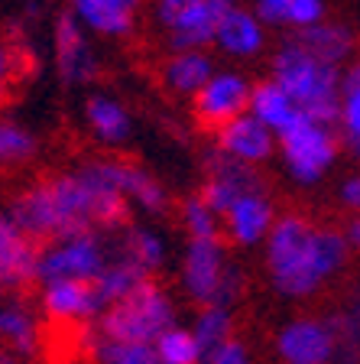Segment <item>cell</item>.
Here are the masks:
<instances>
[{
    "label": "cell",
    "mask_w": 360,
    "mask_h": 364,
    "mask_svg": "<svg viewBox=\"0 0 360 364\" xmlns=\"http://www.w3.org/2000/svg\"><path fill=\"white\" fill-rule=\"evenodd\" d=\"M347 250L351 244L341 231L318 228L302 215H283L266 237L273 289L289 299H305L344 267Z\"/></svg>",
    "instance_id": "cell-1"
},
{
    "label": "cell",
    "mask_w": 360,
    "mask_h": 364,
    "mask_svg": "<svg viewBox=\"0 0 360 364\" xmlns=\"http://www.w3.org/2000/svg\"><path fill=\"white\" fill-rule=\"evenodd\" d=\"M273 82L299 105L308 121L331 127L341 121V78L334 65L308 55L299 43H283L273 55Z\"/></svg>",
    "instance_id": "cell-2"
},
{
    "label": "cell",
    "mask_w": 360,
    "mask_h": 364,
    "mask_svg": "<svg viewBox=\"0 0 360 364\" xmlns=\"http://www.w3.org/2000/svg\"><path fill=\"white\" fill-rule=\"evenodd\" d=\"M175 309L173 299L165 296L163 287L156 283H143L140 289L114 303L111 309L101 316L98 335L111 341H136V345H156L173 326Z\"/></svg>",
    "instance_id": "cell-3"
},
{
    "label": "cell",
    "mask_w": 360,
    "mask_h": 364,
    "mask_svg": "<svg viewBox=\"0 0 360 364\" xmlns=\"http://www.w3.org/2000/svg\"><path fill=\"white\" fill-rule=\"evenodd\" d=\"M107 247L94 231L88 235H75L65 241H55L43 247L39 254V283H62V280H82L94 283L101 270L107 267Z\"/></svg>",
    "instance_id": "cell-4"
},
{
    "label": "cell",
    "mask_w": 360,
    "mask_h": 364,
    "mask_svg": "<svg viewBox=\"0 0 360 364\" xmlns=\"http://www.w3.org/2000/svg\"><path fill=\"white\" fill-rule=\"evenodd\" d=\"M279 146H283V159L289 173L295 176V182H305V186H315L338 156L334 134L324 124H315L308 117H302L293 130H285L279 136Z\"/></svg>",
    "instance_id": "cell-5"
},
{
    "label": "cell",
    "mask_w": 360,
    "mask_h": 364,
    "mask_svg": "<svg viewBox=\"0 0 360 364\" xmlns=\"http://www.w3.org/2000/svg\"><path fill=\"white\" fill-rule=\"evenodd\" d=\"M250 95H253V85L240 72H214V78L192 98V107H195L198 124L218 134L231 121L244 117V111L250 107Z\"/></svg>",
    "instance_id": "cell-6"
},
{
    "label": "cell",
    "mask_w": 360,
    "mask_h": 364,
    "mask_svg": "<svg viewBox=\"0 0 360 364\" xmlns=\"http://www.w3.org/2000/svg\"><path fill=\"white\" fill-rule=\"evenodd\" d=\"M204 173H208V182L202 186L198 196L218 215H227L234 205L244 196H250V192H263V182H260V176H256V169L247 166V163L231 159L227 153H221L218 146L204 153Z\"/></svg>",
    "instance_id": "cell-7"
},
{
    "label": "cell",
    "mask_w": 360,
    "mask_h": 364,
    "mask_svg": "<svg viewBox=\"0 0 360 364\" xmlns=\"http://www.w3.org/2000/svg\"><path fill=\"white\" fill-rule=\"evenodd\" d=\"M231 270L234 264H227L221 241H188L182 257V289L192 303L214 306Z\"/></svg>",
    "instance_id": "cell-8"
},
{
    "label": "cell",
    "mask_w": 360,
    "mask_h": 364,
    "mask_svg": "<svg viewBox=\"0 0 360 364\" xmlns=\"http://www.w3.org/2000/svg\"><path fill=\"white\" fill-rule=\"evenodd\" d=\"M53 49H55V68L65 85H82L94 78L98 72V59L91 53L88 39H84V26L75 16V10H62L53 23Z\"/></svg>",
    "instance_id": "cell-9"
},
{
    "label": "cell",
    "mask_w": 360,
    "mask_h": 364,
    "mask_svg": "<svg viewBox=\"0 0 360 364\" xmlns=\"http://www.w3.org/2000/svg\"><path fill=\"white\" fill-rule=\"evenodd\" d=\"M7 215L13 218V225L20 228L23 235L30 241H36L39 247H49V244L59 241V218H55L49 179L33 182V186L16 192L7 202Z\"/></svg>",
    "instance_id": "cell-10"
},
{
    "label": "cell",
    "mask_w": 360,
    "mask_h": 364,
    "mask_svg": "<svg viewBox=\"0 0 360 364\" xmlns=\"http://www.w3.org/2000/svg\"><path fill=\"white\" fill-rule=\"evenodd\" d=\"M39 254L43 247L13 225L7 208H0V283L4 289H26L30 283H39Z\"/></svg>",
    "instance_id": "cell-11"
},
{
    "label": "cell",
    "mask_w": 360,
    "mask_h": 364,
    "mask_svg": "<svg viewBox=\"0 0 360 364\" xmlns=\"http://www.w3.org/2000/svg\"><path fill=\"white\" fill-rule=\"evenodd\" d=\"M276 351L285 364H331L334 338L322 318H293L279 328Z\"/></svg>",
    "instance_id": "cell-12"
},
{
    "label": "cell",
    "mask_w": 360,
    "mask_h": 364,
    "mask_svg": "<svg viewBox=\"0 0 360 364\" xmlns=\"http://www.w3.org/2000/svg\"><path fill=\"white\" fill-rule=\"evenodd\" d=\"M55 202V218H59V241L75 235H88L94 231V198H91L88 186L82 182L78 173H65L49 179Z\"/></svg>",
    "instance_id": "cell-13"
},
{
    "label": "cell",
    "mask_w": 360,
    "mask_h": 364,
    "mask_svg": "<svg viewBox=\"0 0 360 364\" xmlns=\"http://www.w3.org/2000/svg\"><path fill=\"white\" fill-rule=\"evenodd\" d=\"M214 146L221 153H227L231 159L237 163H263V159H270L273 150H276V134H273L266 124H260L253 114H244L237 121H231L227 127H221L214 134Z\"/></svg>",
    "instance_id": "cell-14"
},
{
    "label": "cell",
    "mask_w": 360,
    "mask_h": 364,
    "mask_svg": "<svg viewBox=\"0 0 360 364\" xmlns=\"http://www.w3.org/2000/svg\"><path fill=\"white\" fill-rule=\"evenodd\" d=\"M43 312L59 326H72V322H84L91 316H104V306L98 299L94 283L62 280L43 287Z\"/></svg>",
    "instance_id": "cell-15"
},
{
    "label": "cell",
    "mask_w": 360,
    "mask_h": 364,
    "mask_svg": "<svg viewBox=\"0 0 360 364\" xmlns=\"http://www.w3.org/2000/svg\"><path fill=\"white\" fill-rule=\"evenodd\" d=\"M224 218H227V235H231V241L240 244V247H253V244L266 241L273 225H276L273 202L266 198V192H250V196H244Z\"/></svg>",
    "instance_id": "cell-16"
},
{
    "label": "cell",
    "mask_w": 360,
    "mask_h": 364,
    "mask_svg": "<svg viewBox=\"0 0 360 364\" xmlns=\"http://www.w3.org/2000/svg\"><path fill=\"white\" fill-rule=\"evenodd\" d=\"M143 283H150V270H143L127 250L117 244L114 254L107 257V267L101 270L98 280H94V289H98V299H101V306H104V312H107L114 303L127 299L133 289H140Z\"/></svg>",
    "instance_id": "cell-17"
},
{
    "label": "cell",
    "mask_w": 360,
    "mask_h": 364,
    "mask_svg": "<svg viewBox=\"0 0 360 364\" xmlns=\"http://www.w3.org/2000/svg\"><path fill=\"white\" fill-rule=\"evenodd\" d=\"M0 345L16 358H33L43 345L39 322L23 299H0Z\"/></svg>",
    "instance_id": "cell-18"
},
{
    "label": "cell",
    "mask_w": 360,
    "mask_h": 364,
    "mask_svg": "<svg viewBox=\"0 0 360 364\" xmlns=\"http://www.w3.org/2000/svg\"><path fill=\"white\" fill-rule=\"evenodd\" d=\"M293 43H299L302 49H305L308 55H315L318 62L338 68L341 62H347L354 55L357 39H354L351 26H344V23L322 20V23H315V26H308V30H299L293 36Z\"/></svg>",
    "instance_id": "cell-19"
},
{
    "label": "cell",
    "mask_w": 360,
    "mask_h": 364,
    "mask_svg": "<svg viewBox=\"0 0 360 364\" xmlns=\"http://www.w3.org/2000/svg\"><path fill=\"white\" fill-rule=\"evenodd\" d=\"M214 43H218L221 53H227V55L253 59L263 49V43H266V30H263V20L256 14H250V10H244V7H231L224 14V20H221Z\"/></svg>",
    "instance_id": "cell-20"
},
{
    "label": "cell",
    "mask_w": 360,
    "mask_h": 364,
    "mask_svg": "<svg viewBox=\"0 0 360 364\" xmlns=\"http://www.w3.org/2000/svg\"><path fill=\"white\" fill-rule=\"evenodd\" d=\"M250 114L279 136H283L285 130H293L295 124L305 117V114L299 111V105H295V101L289 98L273 78L270 82H256L253 85V95H250Z\"/></svg>",
    "instance_id": "cell-21"
},
{
    "label": "cell",
    "mask_w": 360,
    "mask_h": 364,
    "mask_svg": "<svg viewBox=\"0 0 360 364\" xmlns=\"http://www.w3.org/2000/svg\"><path fill=\"white\" fill-rule=\"evenodd\" d=\"M159 75H163L165 91H173V95H192V98H195L198 91L214 78V65H211V59L202 49H198V53H173L165 59Z\"/></svg>",
    "instance_id": "cell-22"
},
{
    "label": "cell",
    "mask_w": 360,
    "mask_h": 364,
    "mask_svg": "<svg viewBox=\"0 0 360 364\" xmlns=\"http://www.w3.org/2000/svg\"><path fill=\"white\" fill-rule=\"evenodd\" d=\"M120 192L136 202L146 215H165L169 212V192L163 189V182L153 173H146L136 163H124L120 159Z\"/></svg>",
    "instance_id": "cell-23"
},
{
    "label": "cell",
    "mask_w": 360,
    "mask_h": 364,
    "mask_svg": "<svg viewBox=\"0 0 360 364\" xmlns=\"http://www.w3.org/2000/svg\"><path fill=\"white\" fill-rule=\"evenodd\" d=\"M72 10L98 36H127L133 30V10L120 7L114 0H72Z\"/></svg>",
    "instance_id": "cell-24"
},
{
    "label": "cell",
    "mask_w": 360,
    "mask_h": 364,
    "mask_svg": "<svg viewBox=\"0 0 360 364\" xmlns=\"http://www.w3.org/2000/svg\"><path fill=\"white\" fill-rule=\"evenodd\" d=\"M84 117H88L91 134L104 144H124L130 136V114L127 107L114 101L111 95H91L84 101Z\"/></svg>",
    "instance_id": "cell-25"
},
{
    "label": "cell",
    "mask_w": 360,
    "mask_h": 364,
    "mask_svg": "<svg viewBox=\"0 0 360 364\" xmlns=\"http://www.w3.org/2000/svg\"><path fill=\"white\" fill-rule=\"evenodd\" d=\"M256 16L273 26H293L295 33L324 20V0H256Z\"/></svg>",
    "instance_id": "cell-26"
},
{
    "label": "cell",
    "mask_w": 360,
    "mask_h": 364,
    "mask_svg": "<svg viewBox=\"0 0 360 364\" xmlns=\"http://www.w3.org/2000/svg\"><path fill=\"white\" fill-rule=\"evenodd\" d=\"M120 247L127 250L130 257H133L143 270H150V273L159 270L163 260H165V241H163V235H159L156 228H150V225L127 228V235H124Z\"/></svg>",
    "instance_id": "cell-27"
},
{
    "label": "cell",
    "mask_w": 360,
    "mask_h": 364,
    "mask_svg": "<svg viewBox=\"0 0 360 364\" xmlns=\"http://www.w3.org/2000/svg\"><path fill=\"white\" fill-rule=\"evenodd\" d=\"M195 338L198 345H202L204 358L211 355V351H218L221 345H227L231 341V332H234V318H231V309H221V306H204L202 312H198L195 318Z\"/></svg>",
    "instance_id": "cell-28"
},
{
    "label": "cell",
    "mask_w": 360,
    "mask_h": 364,
    "mask_svg": "<svg viewBox=\"0 0 360 364\" xmlns=\"http://www.w3.org/2000/svg\"><path fill=\"white\" fill-rule=\"evenodd\" d=\"M91 355L98 364H163L153 345H136V341H111V338H94Z\"/></svg>",
    "instance_id": "cell-29"
},
{
    "label": "cell",
    "mask_w": 360,
    "mask_h": 364,
    "mask_svg": "<svg viewBox=\"0 0 360 364\" xmlns=\"http://www.w3.org/2000/svg\"><path fill=\"white\" fill-rule=\"evenodd\" d=\"M153 348H156L163 364H202L204 361V351L192 328H179V326L169 328Z\"/></svg>",
    "instance_id": "cell-30"
},
{
    "label": "cell",
    "mask_w": 360,
    "mask_h": 364,
    "mask_svg": "<svg viewBox=\"0 0 360 364\" xmlns=\"http://www.w3.org/2000/svg\"><path fill=\"white\" fill-rule=\"evenodd\" d=\"M36 156V136L16 121H0V166H20Z\"/></svg>",
    "instance_id": "cell-31"
},
{
    "label": "cell",
    "mask_w": 360,
    "mask_h": 364,
    "mask_svg": "<svg viewBox=\"0 0 360 364\" xmlns=\"http://www.w3.org/2000/svg\"><path fill=\"white\" fill-rule=\"evenodd\" d=\"M182 228L192 241H218V212L202 196H188L182 202Z\"/></svg>",
    "instance_id": "cell-32"
},
{
    "label": "cell",
    "mask_w": 360,
    "mask_h": 364,
    "mask_svg": "<svg viewBox=\"0 0 360 364\" xmlns=\"http://www.w3.org/2000/svg\"><path fill=\"white\" fill-rule=\"evenodd\" d=\"M341 127L344 140H360V62L347 68L341 82Z\"/></svg>",
    "instance_id": "cell-33"
},
{
    "label": "cell",
    "mask_w": 360,
    "mask_h": 364,
    "mask_svg": "<svg viewBox=\"0 0 360 364\" xmlns=\"http://www.w3.org/2000/svg\"><path fill=\"white\" fill-rule=\"evenodd\" d=\"M331 338H334V361L331 364H360V332L354 328V322L344 312H331L328 318Z\"/></svg>",
    "instance_id": "cell-34"
},
{
    "label": "cell",
    "mask_w": 360,
    "mask_h": 364,
    "mask_svg": "<svg viewBox=\"0 0 360 364\" xmlns=\"http://www.w3.org/2000/svg\"><path fill=\"white\" fill-rule=\"evenodd\" d=\"M204 364H250V355L240 341L231 338L227 345H221L218 351H211V355L204 358Z\"/></svg>",
    "instance_id": "cell-35"
},
{
    "label": "cell",
    "mask_w": 360,
    "mask_h": 364,
    "mask_svg": "<svg viewBox=\"0 0 360 364\" xmlns=\"http://www.w3.org/2000/svg\"><path fill=\"white\" fill-rule=\"evenodd\" d=\"M20 55H26V49L0 39V85H7L10 78H13V72L20 68Z\"/></svg>",
    "instance_id": "cell-36"
},
{
    "label": "cell",
    "mask_w": 360,
    "mask_h": 364,
    "mask_svg": "<svg viewBox=\"0 0 360 364\" xmlns=\"http://www.w3.org/2000/svg\"><path fill=\"white\" fill-rule=\"evenodd\" d=\"M341 202H344L347 208H354V212H360V176L344 179V186H341Z\"/></svg>",
    "instance_id": "cell-37"
},
{
    "label": "cell",
    "mask_w": 360,
    "mask_h": 364,
    "mask_svg": "<svg viewBox=\"0 0 360 364\" xmlns=\"http://www.w3.org/2000/svg\"><path fill=\"white\" fill-rule=\"evenodd\" d=\"M341 312H344V316L351 318V322H354V328H357V332H360V287L351 293V299H347V306H344V309H341Z\"/></svg>",
    "instance_id": "cell-38"
},
{
    "label": "cell",
    "mask_w": 360,
    "mask_h": 364,
    "mask_svg": "<svg viewBox=\"0 0 360 364\" xmlns=\"http://www.w3.org/2000/svg\"><path fill=\"white\" fill-rule=\"evenodd\" d=\"M344 237H347V244H351V247H357V250H360V215H357V218L347 221Z\"/></svg>",
    "instance_id": "cell-39"
},
{
    "label": "cell",
    "mask_w": 360,
    "mask_h": 364,
    "mask_svg": "<svg viewBox=\"0 0 360 364\" xmlns=\"http://www.w3.org/2000/svg\"><path fill=\"white\" fill-rule=\"evenodd\" d=\"M0 364H16V355L13 351H7L4 345H0Z\"/></svg>",
    "instance_id": "cell-40"
},
{
    "label": "cell",
    "mask_w": 360,
    "mask_h": 364,
    "mask_svg": "<svg viewBox=\"0 0 360 364\" xmlns=\"http://www.w3.org/2000/svg\"><path fill=\"white\" fill-rule=\"evenodd\" d=\"M114 4H120V7H127V10H136V4H140V0H114Z\"/></svg>",
    "instance_id": "cell-41"
},
{
    "label": "cell",
    "mask_w": 360,
    "mask_h": 364,
    "mask_svg": "<svg viewBox=\"0 0 360 364\" xmlns=\"http://www.w3.org/2000/svg\"><path fill=\"white\" fill-rule=\"evenodd\" d=\"M4 98H7V85H0V105H4Z\"/></svg>",
    "instance_id": "cell-42"
},
{
    "label": "cell",
    "mask_w": 360,
    "mask_h": 364,
    "mask_svg": "<svg viewBox=\"0 0 360 364\" xmlns=\"http://www.w3.org/2000/svg\"><path fill=\"white\" fill-rule=\"evenodd\" d=\"M4 293H7V289H4V283H0V296H4Z\"/></svg>",
    "instance_id": "cell-43"
},
{
    "label": "cell",
    "mask_w": 360,
    "mask_h": 364,
    "mask_svg": "<svg viewBox=\"0 0 360 364\" xmlns=\"http://www.w3.org/2000/svg\"><path fill=\"white\" fill-rule=\"evenodd\" d=\"M227 4H234V0H227Z\"/></svg>",
    "instance_id": "cell-44"
}]
</instances>
